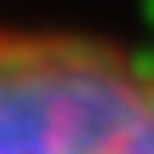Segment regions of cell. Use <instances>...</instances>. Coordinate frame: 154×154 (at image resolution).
Returning a JSON list of instances; mask_svg holds the SVG:
<instances>
[{
  "mask_svg": "<svg viewBox=\"0 0 154 154\" xmlns=\"http://www.w3.org/2000/svg\"><path fill=\"white\" fill-rule=\"evenodd\" d=\"M0 154H154V80L97 40L0 29Z\"/></svg>",
  "mask_w": 154,
  "mask_h": 154,
  "instance_id": "cell-1",
  "label": "cell"
}]
</instances>
